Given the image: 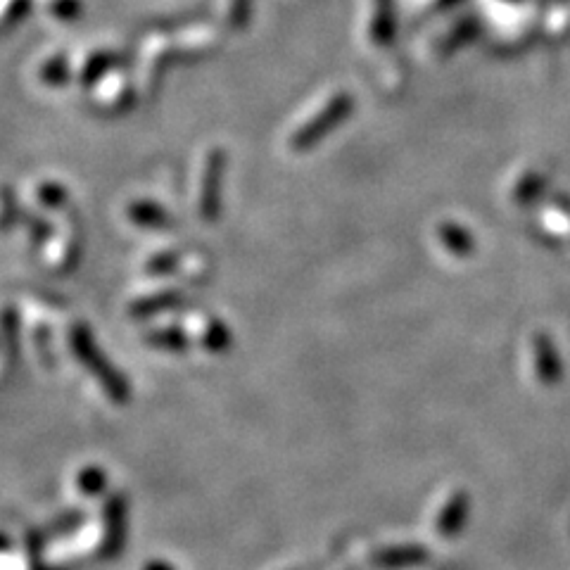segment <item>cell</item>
Returning a JSON list of instances; mask_svg holds the SVG:
<instances>
[{
  "label": "cell",
  "instance_id": "cell-1",
  "mask_svg": "<svg viewBox=\"0 0 570 570\" xmlns=\"http://www.w3.org/2000/svg\"><path fill=\"white\" fill-rule=\"evenodd\" d=\"M69 342H72V350L76 357L84 361V366L88 371H93L95 376L100 378V383H103V388L110 392V395L114 397L126 395V385H124L122 376H119V373L107 364V359L103 357V352L98 350V345L93 342L86 326H76L72 335H69Z\"/></svg>",
  "mask_w": 570,
  "mask_h": 570
},
{
  "label": "cell",
  "instance_id": "cell-2",
  "mask_svg": "<svg viewBox=\"0 0 570 570\" xmlns=\"http://www.w3.org/2000/svg\"><path fill=\"white\" fill-rule=\"evenodd\" d=\"M224 167H226L224 150L214 148L205 160V174H202V188H200V217L205 221H214L219 217Z\"/></svg>",
  "mask_w": 570,
  "mask_h": 570
},
{
  "label": "cell",
  "instance_id": "cell-3",
  "mask_svg": "<svg viewBox=\"0 0 570 570\" xmlns=\"http://www.w3.org/2000/svg\"><path fill=\"white\" fill-rule=\"evenodd\" d=\"M129 219L136 226L150 228V231H160V228H167L171 224V217L167 214V209L157 202H133L129 207Z\"/></svg>",
  "mask_w": 570,
  "mask_h": 570
},
{
  "label": "cell",
  "instance_id": "cell-4",
  "mask_svg": "<svg viewBox=\"0 0 570 570\" xmlns=\"http://www.w3.org/2000/svg\"><path fill=\"white\" fill-rule=\"evenodd\" d=\"M183 302V297L179 293H157L148 295L143 300L131 304V316L136 319H150V316H157L162 312H169V309H176Z\"/></svg>",
  "mask_w": 570,
  "mask_h": 570
},
{
  "label": "cell",
  "instance_id": "cell-5",
  "mask_svg": "<svg viewBox=\"0 0 570 570\" xmlns=\"http://www.w3.org/2000/svg\"><path fill=\"white\" fill-rule=\"evenodd\" d=\"M148 342L152 347H160V350H171V352H181L188 347L186 333L179 331V328H162V331L150 333Z\"/></svg>",
  "mask_w": 570,
  "mask_h": 570
},
{
  "label": "cell",
  "instance_id": "cell-6",
  "mask_svg": "<svg viewBox=\"0 0 570 570\" xmlns=\"http://www.w3.org/2000/svg\"><path fill=\"white\" fill-rule=\"evenodd\" d=\"M41 81L48 86H65L69 81V65L67 57H53L41 67Z\"/></svg>",
  "mask_w": 570,
  "mask_h": 570
},
{
  "label": "cell",
  "instance_id": "cell-7",
  "mask_svg": "<svg viewBox=\"0 0 570 570\" xmlns=\"http://www.w3.org/2000/svg\"><path fill=\"white\" fill-rule=\"evenodd\" d=\"M112 65H114V55L110 53L91 57L84 67V84H93V81L100 79V74H103L105 69H110Z\"/></svg>",
  "mask_w": 570,
  "mask_h": 570
},
{
  "label": "cell",
  "instance_id": "cell-8",
  "mask_svg": "<svg viewBox=\"0 0 570 570\" xmlns=\"http://www.w3.org/2000/svg\"><path fill=\"white\" fill-rule=\"evenodd\" d=\"M228 338H231V335H228V331H226L224 326H221L219 321H209L207 323V331H205V338H202V342H205L207 350H224Z\"/></svg>",
  "mask_w": 570,
  "mask_h": 570
},
{
  "label": "cell",
  "instance_id": "cell-9",
  "mask_svg": "<svg viewBox=\"0 0 570 570\" xmlns=\"http://www.w3.org/2000/svg\"><path fill=\"white\" fill-rule=\"evenodd\" d=\"M36 198L41 200L46 207L55 209V207H60L62 202L67 200V193H65V188L57 186V183H43V186L38 188Z\"/></svg>",
  "mask_w": 570,
  "mask_h": 570
},
{
  "label": "cell",
  "instance_id": "cell-10",
  "mask_svg": "<svg viewBox=\"0 0 570 570\" xmlns=\"http://www.w3.org/2000/svg\"><path fill=\"white\" fill-rule=\"evenodd\" d=\"M179 259H181L179 252H164V255L152 257L150 264H148V274H152V276L169 274V271L176 269V264H179Z\"/></svg>",
  "mask_w": 570,
  "mask_h": 570
},
{
  "label": "cell",
  "instance_id": "cell-11",
  "mask_svg": "<svg viewBox=\"0 0 570 570\" xmlns=\"http://www.w3.org/2000/svg\"><path fill=\"white\" fill-rule=\"evenodd\" d=\"M50 12H53L55 17L65 19V22H72L81 15V0H55L53 5H50Z\"/></svg>",
  "mask_w": 570,
  "mask_h": 570
},
{
  "label": "cell",
  "instance_id": "cell-12",
  "mask_svg": "<svg viewBox=\"0 0 570 570\" xmlns=\"http://www.w3.org/2000/svg\"><path fill=\"white\" fill-rule=\"evenodd\" d=\"M247 12H250V0H236V3H233V10L228 12V19H231L233 27H243Z\"/></svg>",
  "mask_w": 570,
  "mask_h": 570
}]
</instances>
